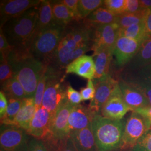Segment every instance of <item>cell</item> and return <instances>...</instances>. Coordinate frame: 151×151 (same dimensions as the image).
I'll use <instances>...</instances> for the list:
<instances>
[{
	"label": "cell",
	"instance_id": "39",
	"mask_svg": "<svg viewBox=\"0 0 151 151\" xmlns=\"http://www.w3.org/2000/svg\"><path fill=\"white\" fill-rule=\"evenodd\" d=\"M61 2L65 5L72 13L73 17V21L79 22L81 21V19L78 13V2L79 0H63Z\"/></svg>",
	"mask_w": 151,
	"mask_h": 151
},
{
	"label": "cell",
	"instance_id": "24",
	"mask_svg": "<svg viewBox=\"0 0 151 151\" xmlns=\"http://www.w3.org/2000/svg\"><path fill=\"white\" fill-rule=\"evenodd\" d=\"M55 24L54 22L52 2L43 0L38 6V20L35 32L42 30Z\"/></svg>",
	"mask_w": 151,
	"mask_h": 151
},
{
	"label": "cell",
	"instance_id": "47",
	"mask_svg": "<svg viewBox=\"0 0 151 151\" xmlns=\"http://www.w3.org/2000/svg\"><path fill=\"white\" fill-rule=\"evenodd\" d=\"M144 22L146 36L151 37V9H148Z\"/></svg>",
	"mask_w": 151,
	"mask_h": 151
},
{
	"label": "cell",
	"instance_id": "11",
	"mask_svg": "<svg viewBox=\"0 0 151 151\" xmlns=\"http://www.w3.org/2000/svg\"><path fill=\"white\" fill-rule=\"evenodd\" d=\"M53 116L46 109L41 107L37 110L26 132L29 135L43 140L51 135Z\"/></svg>",
	"mask_w": 151,
	"mask_h": 151
},
{
	"label": "cell",
	"instance_id": "14",
	"mask_svg": "<svg viewBox=\"0 0 151 151\" xmlns=\"http://www.w3.org/2000/svg\"><path fill=\"white\" fill-rule=\"evenodd\" d=\"M78 47L70 33L65 29L63 36L58 46L50 65L61 70L70 64V56Z\"/></svg>",
	"mask_w": 151,
	"mask_h": 151
},
{
	"label": "cell",
	"instance_id": "32",
	"mask_svg": "<svg viewBox=\"0 0 151 151\" xmlns=\"http://www.w3.org/2000/svg\"><path fill=\"white\" fill-rule=\"evenodd\" d=\"M48 65L44 70L42 73L39 81L38 82V86L36 90V92L34 95V101L37 110L42 107V102L43 99L44 94L45 90L47 81L48 79Z\"/></svg>",
	"mask_w": 151,
	"mask_h": 151
},
{
	"label": "cell",
	"instance_id": "35",
	"mask_svg": "<svg viewBox=\"0 0 151 151\" xmlns=\"http://www.w3.org/2000/svg\"><path fill=\"white\" fill-rule=\"evenodd\" d=\"M133 75L131 76L130 78H133L143 82L151 86V62L140 70L133 72Z\"/></svg>",
	"mask_w": 151,
	"mask_h": 151
},
{
	"label": "cell",
	"instance_id": "12",
	"mask_svg": "<svg viewBox=\"0 0 151 151\" xmlns=\"http://www.w3.org/2000/svg\"><path fill=\"white\" fill-rule=\"evenodd\" d=\"M74 105L67 99L53 116L51 125V136L55 139H62L70 134L68 129V118Z\"/></svg>",
	"mask_w": 151,
	"mask_h": 151
},
{
	"label": "cell",
	"instance_id": "8",
	"mask_svg": "<svg viewBox=\"0 0 151 151\" xmlns=\"http://www.w3.org/2000/svg\"><path fill=\"white\" fill-rule=\"evenodd\" d=\"M120 27L117 23L102 25L93 29L92 50L93 53L101 49L113 52L119 37Z\"/></svg>",
	"mask_w": 151,
	"mask_h": 151
},
{
	"label": "cell",
	"instance_id": "17",
	"mask_svg": "<svg viewBox=\"0 0 151 151\" xmlns=\"http://www.w3.org/2000/svg\"><path fill=\"white\" fill-rule=\"evenodd\" d=\"M96 115L88 107L82 105H74L68 118V129L71 132L80 130L91 124L94 116Z\"/></svg>",
	"mask_w": 151,
	"mask_h": 151
},
{
	"label": "cell",
	"instance_id": "21",
	"mask_svg": "<svg viewBox=\"0 0 151 151\" xmlns=\"http://www.w3.org/2000/svg\"><path fill=\"white\" fill-rule=\"evenodd\" d=\"M113 54V52L108 49H101L93 53L92 57H95V65L94 82L101 81L110 76L109 68Z\"/></svg>",
	"mask_w": 151,
	"mask_h": 151
},
{
	"label": "cell",
	"instance_id": "30",
	"mask_svg": "<svg viewBox=\"0 0 151 151\" xmlns=\"http://www.w3.org/2000/svg\"><path fill=\"white\" fill-rule=\"evenodd\" d=\"M23 100L16 99H9L8 107L5 115L1 119V124L11 125L17 114L22 108Z\"/></svg>",
	"mask_w": 151,
	"mask_h": 151
},
{
	"label": "cell",
	"instance_id": "31",
	"mask_svg": "<svg viewBox=\"0 0 151 151\" xmlns=\"http://www.w3.org/2000/svg\"><path fill=\"white\" fill-rule=\"evenodd\" d=\"M101 0H79L78 13L81 20H83L92 12L96 10L103 5Z\"/></svg>",
	"mask_w": 151,
	"mask_h": 151
},
{
	"label": "cell",
	"instance_id": "9",
	"mask_svg": "<svg viewBox=\"0 0 151 151\" xmlns=\"http://www.w3.org/2000/svg\"><path fill=\"white\" fill-rule=\"evenodd\" d=\"M42 0L1 1V27L10 19L17 17L32 8L39 5Z\"/></svg>",
	"mask_w": 151,
	"mask_h": 151
},
{
	"label": "cell",
	"instance_id": "44",
	"mask_svg": "<svg viewBox=\"0 0 151 151\" xmlns=\"http://www.w3.org/2000/svg\"><path fill=\"white\" fill-rule=\"evenodd\" d=\"M141 10L139 0H126L125 11L127 13H135Z\"/></svg>",
	"mask_w": 151,
	"mask_h": 151
},
{
	"label": "cell",
	"instance_id": "5",
	"mask_svg": "<svg viewBox=\"0 0 151 151\" xmlns=\"http://www.w3.org/2000/svg\"><path fill=\"white\" fill-rule=\"evenodd\" d=\"M48 79L45 87L42 102V107L53 116L62 103L67 99L63 84L65 76L60 70L49 65Z\"/></svg>",
	"mask_w": 151,
	"mask_h": 151
},
{
	"label": "cell",
	"instance_id": "7",
	"mask_svg": "<svg viewBox=\"0 0 151 151\" xmlns=\"http://www.w3.org/2000/svg\"><path fill=\"white\" fill-rule=\"evenodd\" d=\"M150 129L145 119L140 114L133 111L125 125L121 150L133 148L138 140Z\"/></svg>",
	"mask_w": 151,
	"mask_h": 151
},
{
	"label": "cell",
	"instance_id": "16",
	"mask_svg": "<svg viewBox=\"0 0 151 151\" xmlns=\"http://www.w3.org/2000/svg\"><path fill=\"white\" fill-rule=\"evenodd\" d=\"M119 85L124 101L130 110L133 111L138 108L150 106L147 99L134 84L129 81L120 80Z\"/></svg>",
	"mask_w": 151,
	"mask_h": 151
},
{
	"label": "cell",
	"instance_id": "46",
	"mask_svg": "<svg viewBox=\"0 0 151 151\" xmlns=\"http://www.w3.org/2000/svg\"><path fill=\"white\" fill-rule=\"evenodd\" d=\"M8 107V100L2 91H0V118L5 115Z\"/></svg>",
	"mask_w": 151,
	"mask_h": 151
},
{
	"label": "cell",
	"instance_id": "43",
	"mask_svg": "<svg viewBox=\"0 0 151 151\" xmlns=\"http://www.w3.org/2000/svg\"><path fill=\"white\" fill-rule=\"evenodd\" d=\"M12 48L10 44L9 43L1 29L0 31V52L1 54H4L6 56H9L10 53Z\"/></svg>",
	"mask_w": 151,
	"mask_h": 151
},
{
	"label": "cell",
	"instance_id": "25",
	"mask_svg": "<svg viewBox=\"0 0 151 151\" xmlns=\"http://www.w3.org/2000/svg\"><path fill=\"white\" fill-rule=\"evenodd\" d=\"M54 22L55 24L65 29L70 22L73 21V17L68 9L61 2L51 1Z\"/></svg>",
	"mask_w": 151,
	"mask_h": 151
},
{
	"label": "cell",
	"instance_id": "1",
	"mask_svg": "<svg viewBox=\"0 0 151 151\" xmlns=\"http://www.w3.org/2000/svg\"><path fill=\"white\" fill-rule=\"evenodd\" d=\"M8 60L27 97H34L40 76L48 65L34 57L29 49L12 48Z\"/></svg>",
	"mask_w": 151,
	"mask_h": 151
},
{
	"label": "cell",
	"instance_id": "45",
	"mask_svg": "<svg viewBox=\"0 0 151 151\" xmlns=\"http://www.w3.org/2000/svg\"><path fill=\"white\" fill-rule=\"evenodd\" d=\"M140 115L145 119L148 125L151 127V106H147L144 108H138L133 111Z\"/></svg>",
	"mask_w": 151,
	"mask_h": 151
},
{
	"label": "cell",
	"instance_id": "41",
	"mask_svg": "<svg viewBox=\"0 0 151 151\" xmlns=\"http://www.w3.org/2000/svg\"><path fill=\"white\" fill-rule=\"evenodd\" d=\"M66 95L68 100L74 105L80 104L82 101L81 93L76 91L70 85L67 87Z\"/></svg>",
	"mask_w": 151,
	"mask_h": 151
},
{
	"label": "cell",
	"instance_id": "4",
	"mask_svg": "<svg viewBox=\"0 0 151 151\" xmlns=\"http://www.w3.org/2000/svg\"><path fill=\"white\" fill-rule=\"evenodd\" d=\"M65 29L57 24L34 32L29 50L34 57L50 65L63 36Z\"/></svg>",
	"mask_w": 151,
	"mask_h": 151
},
{
	"label": "cell",
	"instance_id": "27",
	"mask_svg": "<svg viewBox=\"0 0 151 151\" xmlns=\"http://www.w3.org/2000/svg\"><path fill=\"white\" fill-rule=\"evenodd\" d=\"M42 140L48 151H77L70 135L62 139L49 135Z\"/></svg>",
	"mask_w": 151,
	"mask_h": 151
},
{
	"label": "cell",
	"instance_id": "34",
	"mask_svg": "<svg viewBox=\"0 0 151 151\" xmlns=\"http://www.w3.org/2000/svg\"><path fill=\"white\" fill-rule=\"evenodd\" d=\"M125 2L126 0H105L104 1L103 7L115 15H119L125 12Z\"/></svg>",
	"mask_w": 151,
	"mask_h": 151
},
{
	"label": "cell",
	"instance_id": "48",
	"mask_svg": "<svg viewBox=\"0 0 151 151\" xmlns=\"http://www.w3.org/2000/svg\"><path fill=\"white\" fill-rule=\"evenodd\" d=\"M139 4L141 10L151 9V0H140Z\"/></svg>",
	"mask_w": 151,
	"mask_h": 151
},
{
	"label": "cell",
	"instance_id": "15",
	"mask_svg": "<svg viewBox=\"0 0 151 151\" xmlns=\"http://www.w3.org/2000/svg\"><path fill=\"white\" fill-rule=\"evenodd\" d=\"M140 44L135 40L119 36L114 50L117 65L122 67L127 65L137 53Z\"/></svg>",
	"mask_w": 151,
	"mask_h": 151
},
{
	"label": "cell",
	"instance_id": "40",
	"mask_svg": "<svg viewBox=\"0 0 151 151\" xmlns=\"http://www.w3.org/2000/svg\"><path fill=\"white\" fill-rule=\"evenodd\" d=\"M92 42L86 43L78 45L70 56V63L78 58L85 55L88 51L92 50Z\"/></svg>",
	"mask_w": 151,
	"mask_h": 151
},
{
	"label": "cell",
	"instance_id": "33",
	"mask_svg": "<svg viewBox=\"0 0 151 151\" xmlns=\"http://www.w3.org/2000/svg\"><path fill=\"white\" fill-rule=\"evenodd\" d=\"M14 76V72L9 63L8 56L1 54V64H0V81L1 86L6 81L10 80Z\"/></svg>",
	"mask_w": 151,
	"mask_h": 151
},
{
	"label": "cell",
	"instance_id": "50",
	"mask_svg": "<svg viewBox=\"0 0 151 151\" xmlns=\"http://www.w3.org/2000/svg\"></svg>",
	"mask_w": 151,
	"mask_h": 151
},
{
	"label": "cell",
	"instance_id": "28",
	"mask_svg": "<svg viewBox=\"0 0 151 151\" xmlns=\"http://www.w3.org/2000/svg\"><path fill=\"white\" fill-rule=\"evenodd\" d=\"M148 9L141 10L135 13L124 12L118 15L116 23L120 29H125L132 25L139 24L145 22Z\"/></svg>",
	"mask_w": 151,
	"mask_h": 151
},
{
	"label": "cell",
	"instance_id": "42",
	"mask_svg": "<svg viewBox=\"0 0 151 151\" xmlns=\"http://www.w3.org/2000/svg\"><path fill=\"white\" fill-rule=\"evenodd\" d=\"M27 151H48L43 141L35 138H30Z\"/></svg>",
	"mask_w": 151,
	"mask_h": 151
},
{
	"label": "cell",
	"instance_id": "20",
	"mask_svg": "<svg viewBox=\"0 0 151 151\" xmlns=\"http://www.w3.org/2000/svg\"><path fill=\"white\" fill-rule=\"evenodd\" d=\"M151 62V37H147L140 44L134 57L127 64V70L136 72L149 64Z\"/></svg>",
	"mask_w": 151,
	"mask_h": 151
},
{
	"label": "cell",
	"instance_id": "37",
	"mask_svg": "<svg viewBox=\"0 0 151 151\" xmlns=\"http://www.w3.org/2000/svg\"><path fill=\"white\" fill-rule=\"evenodd\" d=\"M125 81H129L130 82L134 84L135 86L137 87L140 91L143 93V94L145 96V97L147 99L150 106H151V86L148 84L145 83L143 82L133 79L130 78L128 79Z\"/></svg>",
	"mask_w": 151,
	"mask_h": 151
},
{
	"label": "cell",
	"instance_id": "2",
	"mask_svg": "<svg viewBox=\"0 0 151 151\" xmlns=\"http://www.w3.org/2000/svg\"><path fill=\"white\" fill-rule=\"evenodd\" d=\"M38 6L10 19L1 27L12 48L29 49L38 20Z\"/></svg>",
	"mask_w": 151,
	"mask_h": 151
},
{
	"label": "cell",
	"instance_id": "13",
	"mask_svg": "<svg viewBox=\"0 0 151 151\" xmlns=\"http://www.w3.org/2000/svg\"><path fill=\"white\" fill-rule=\"evenodd\" d=\"M130 110V109L124 101L119 86L103 105L101 114L103 117L108 119L121 120Z\"/></svg>",
	"mask_w": 151,
	"mask_h": 151
},
{
	"label": "cell",
	"instance_id": "49",
	"mask_svg": "<svg viewBox=\"0 0 151 151\" xmlns=\"http://www.w3.org/2000/svg\"><path fill=\"white\" fill-rule=\"evenodd\" d=\"M0 151H2V150H0Z\"/></svg>",
	"mask_w": 151,
	"mask_h": 151
},
{
	"label": "cell",
	"instance_id": "3",
	"mask_svg": "<svg viewBox=\"0 0 151 151\" xmlns=\"http://www.w3.org/2000/svg\"><path fill=\"white\" fill-rule=\"evenodd\" d=\"M124 124L121 120H115L103 117L94 116L91 129L99 151H113L120 148L124 133Z\"/></svg>",
	"mask_w": 151,
	"mask_h": 151
},
{
	"label": "cell",
	"instance_id": "22",
	"mask_svg": "<svg viewBox=\"0 0 151 151\" xmlns=\"http://www.w3.org/2000/svg\"><path fill=\"white\" fill-rule=\"evenodd\" d=\"M37 109L34 97H26L22 100V108L11 125L22 128L25 132L34 117Z\"/></svg>",
	"mask_w": 151,
	"mask_h": 151
},
{
	"label": "cell",
	"instance_id": "29",
	"mask_svg": "<svg viewBox=\"0 0 151 151\" xmlns=\"http://www.w3.org/2000/svg\"><path fill=\"white\" fill-rule=\"evenodd\" d=\"M144 22L125 29H120L119 36L130 38L142 43L147 37Z\"/></svg>",
	"mask_w": 151,
	"mask_h": 151
},
{
	"label": "cell",
	"instance_id": "18",
	"mask_svg": "<svg viewBox=\"0 0 151 151\" xmlns=\"http://www.w3.org/2000/svg\"><path fill=\"white\" fill-rule=\"evenodd\" d=\"M66 73H74L88 80H92L95 73V61L92 56L83 55L65 67Z\"/></svg>",
	"mask_w": 151,
	"mask_h": 151
},
{
	"label": "cell",
	"instance_id": "38",
	"mask_svg": "<svg viewBox=\"0 0 151 151\" xmlns=\"http://www.w3.org/2000/svg\"><path fill=\"white\" fill-rule=\"evenodd\" d=\"M95 91L96 90L93 82L92 80H88L87 86L81 88L80 91L82 101L92 100L95 97Z\"/></svg>",
	"mask_w": 151,
	"mask_h": 151
},
{
	"label": "cell",
	"instance_id": "10",
	"mask_svg": "<svg viewBox=\"0 0 151 151\" xmlns=\"http://www.w3.org/2000/svg\"><path fill=\"white\" fill-rule=\"evenodd\" d=\"M95 87V95L88 106L96 115H99L103 105L108 101L115 89L119 86V82L110 76L101 81L93 82Z\"/></svg>",
	"mask_w": 151,
	"mask_h": 151
},
{
	"label": "cell",
	"instance_id": "26",
	"mask_svg": "<svg viewBox=\"0 0 151 151\" xmlns=\"http://www.w3.org/2000/svg\"><path fill=\"white\" fill-rule=\"evenodd\" d=\"M1 86V91H3L8 99L13 98L23 100L27 97L23 87L15 76L6 81Z\"/></svg>",
	"mask_w": 151,
	"mask_h": 151
},
{
	"label": "cell",
	"instance_id": "23",
	"mask_svg": "<svg viewBox=\"0 0 151 151\" xmlns=\"http://www.w3.org/2000/svg\"><path fill=\"white\" fill-rule=\"evenodd\" d=\"M118 15L104 7H100L83 20L86 26L94 29L99 27L115 23L116 22Z\"/></svg>",
	"mask_w": 151,
	"mask_h": 151
},
{
	"label": "cell",
	"instance_id": "6",
	"mask_svg": "<svg viewBox=\"0 0 151 151\" xmlns=\"http://www.w3.org/2000/svg\"><path fill=\"white\" fill-rule=\"evenodd\" d=\"M27 132L13 125H1L0 133L1 150L27 151L30 138Z\"/></svg>",
	"mask_w": 151,
	"mask_h": 151
},
{
	"label": "cell",
	"instance_id": "19",
	"mask_svg": "<svg viewBox=\"0 0 151 151\" xmlns=\"http://www.w3.org/2000/svg\"><path fill=\"white\" fill-rule=\"evenodd\" d=\"M70 135L77 151H99L92 133L91 124L83 129L72 131Z\"/></svg>",
	"mask_w": 151,
	"mask_h": 151
},
{
	"label": "cell",
	"instance_id": "36",
	"mask_svg": "<svg viewBox=\"0 0 151 151\" xmlns=\"http://www.w3.org/2000/svg\"><path fill=\"white\" fill-rule=\"evenodd\" d=\"M133 151H151V130L148 131L138 140Z\"/></svg>",
	"mask_w": 151,
	"mask_h": 151
}]
</instances>
